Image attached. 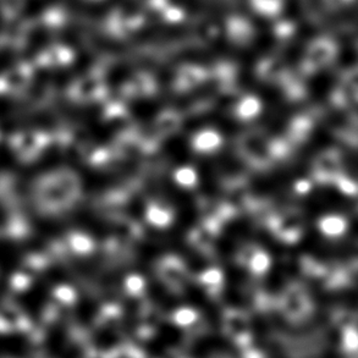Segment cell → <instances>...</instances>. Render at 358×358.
<instances>
[{
    "label": "cell",
    "mask_w": 358,
    "mask_h": 358,
    "mask_svg": "<svg viewBox=\"0 0 358 358\" xmlns=\"http://www.w3.org/2000/svg\"><path fill=\"white\" fill-rule=\"evenodd\" d=\"M181 338H182V333L179 327L165 324L148 341L147 349L150 356H155L157 358L165 356L171 352L175 348H178Z\"/></svg>",
    "instance_id": "6da1fadb"
}]
</instances>
